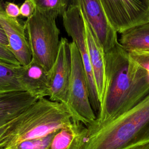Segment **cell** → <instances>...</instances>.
<instances>
[{"mask_svg":"<svg viewBox=\"0 0 149 149\" xmlns=\"http://www.w3.org/2000/svg\"><path fill=\"white\" fill-rule=\"evenodd\" d=\"M105 91L92 130L125 113L149 94V74L119 42L105 52Z\"/></svg>","mask_w":149,"mask_h":149,"instance_id":"obj_1","label":"cell"},{"mask_svg":"<svg viewBox=\"0 0 149 149\" xmlns=\"http://www.w3.org/2000/svg\"><path fill=\"white\" fill-rule=\"evenodd\" d=\"M149 142V94L108 123L88 130L81 149H127Z\"/></svg>","mask_w":149,"mask_h":149,"instance_id":"obj_2","label":"cell"},{"mask_svg":"<svg viewBox=\"0 0 149 149\" xmlns=\"http://www.w3.org/2000/svg\"><path fill=\"white\" fill-rule=\"evenodd\" d=\"M72 122L64 104L38 99L13 120L0 141V149H10L25 140L46 136Z\"/></svg>","mask_w":149,"mask_h":149,"instance_id":"obj_3","label":"cell"},{"mask_svg":"<svg viewBox=\"0 0 149 149\" xmlns=\"http://www.w3.org/2000/svg\"><path fill=\"white\" fill-rule=\"evenodd\" d=\"M55 19L35 9L33 15L24 22L31 59L48 71L56 59L60 43V30Z\"/></svg>","mask_w":149,"mask_h":149,"instance_id":"obj_4","label":"cell"},{"mask_svg":"<svg viewBox=\"0 0 149 149\" xmlns=\"http://www.w3.org/2000/svg\"><path fill=\"white\" fill-rule=\"evenodd\" d=\"M71 74L66 100L64 104L73 122L88 126L97 119L91 106L88 81L82 60L74 42H69Z\"/></svg>","mask_w":149,"mask_h":149,"instance_id":"obj_5","label":"cell"},{"mask_svg":"<svg viewBox=\"0 0 149 149\" xmlns=\"http://www.w3.org/2000/svg\"><path fill=\"white\" fill-rule=\"evenodd\" d=\"M62 20L65 31L72 38L80 55L88 81L91 106L94 112L97 109L99 111L100 106L86 44L84 21L79 6L70 4L62 15Z\"/></svg>","mask_w":149,"mask_h":149,"instance_id":"obj_6","label":"cell"},{"mask_svg":"<svg viewBox=\"0 0 149 149\" xmlns=\"http://www.w3.org/2000/svg\"><path fill=\"white\" fill-rule=\"evenodd\" d=\"M113 29L121 33L148 22L149 6L145 0H100Z\"/></svg>","mask_w":149,"mask_h":149,"instance_id":"obj_7","label":"cell"},{"mask_svg":"<svg viewBox=\"0 0 149 149\" xmlns=\"http://www.w3.org/2000/svg\"><path fill=\"white\" fill-rule=\"evenodd\" d=\"M70 4L79 6L104 52L118 42V33L109 23L100 0H70Z\"/></svg>","mask_w":149,"mask_h":149,"instance_id":"obj_8","label":"cell"},{"mask_svg":"<svg viewBox=\"0 0 149 149\" xmlns=\"http://www.w3.org/2000/svg\"><path fill=\"white\" fill-rule=\"evenodd\" d=\"M48 72L49 77L48 99L65 104L71 74L69 42L65 37H62L60 40L56 59Z\"/></svg>","mask_w":149,"mask_h":149,"instance_id":"obj_9","label":"cell"},{"mask_svg":"<svg viewBox=\"0 0 149 149\" xmlns=\"http://www.w3.org/2000/svg\"><path fill=\"white\" fill-rule=\"evenodd\" d=\"M5 2L0 0V24L6 36L8 48L21 66H25L31 60V54L26 34L24 22L18 18L7 16L4 10Z\"/></svg>","mask_w":149,"mask_h":149,"instance_id":"obj_10","label":"cell"},{"mask_svg":"<svg viewBox=\"0 0 149 149\" xmlns=\"http://www.w3.org/2000/svg\"><path fill=\"white\" fill-rule=\"evenodd\" d=\"M17 74L24 91L37 100L48 96L49 72L42 65L31 59L27 65L18 67Z\"/></svg>","mask_w":149,"mask_h":149,"instance_id":"obj_11","label":"cell"},{"mask_svg":"<svg viewBox=\"0 0 149 149\" xmlns=\"http://www.w3.org/2000/svg\"><path fill=\"white\" fill-rule=\"evenodd\" d=\"M82 17L84 21L86 40L89 55L90 62L100 106L102 102L105 85V52L95 34L88 24L83 15Z\"/></svg>","mask_w":149,"mask_h":149,"instance_id":"obj_12","label":"cell"},{"mask_svg":"<svg viewBox=\"0 0 149 149\" xmlns=\"http://www.w3.org/2000/svg\"><path fill=\"white\" fill-rule=\"evenodd\" d=\"M37 100L26 91L0 93V126L18 117Z\"/></svg>","mask_w":149,"mask_h":149,"instance_id":"obj_13","label":"cell"},{"mask_svg":"<svg viewBox=\"0 0 149 149\" xmlns=\"http://www.w3.org/2000/svg\"><path fill=\"white\" fill-rule=\"evenodd\" d=\"M87 131L85 125L72 121L55 132L47 149H81Z\"/></svg>","mask_w":149,"mask_h":149,"instance_id":"obj_14","label":"cell"},{"mask_svg":"<svg viewBox=\"0 0 149 149\" xmlns=\"http://www.w3.org/2000/svg\"><path fill=\"white\" fill-rule=\"evenodd\" d=\"M120 34L118 41L126 51L149 50V22L130 27Z\"/></svg>","mask_w":149,"mask_h":149,"instance_id":"obj_15","label":"cell"},{"mask_svg":"<svg viewBox=\"0 0 149 149\" xmlns=\"http://www.w3.org/2000/svg\"><path fill=\"white\" fill-rule=\"evenodd\" d=\"M19 66L0 61V93L24 91L18 79Z\"/></svg>","mask_w":149,"mask_h":149,"instance_id":"obj_16","label":"cell"},{"mask_svg":"<svg viewBox=\"0 0 149 149\" xmlns=\"http://www.w3.org/2000/svg\"><path fill=\"white\" fill-rule=\"evenodd\" d=\"M35 9L56 18L62 16L70 4V0H31Z\"/></svg>","mask_w":149,"mask_h":149,"instance_id":"obj_17","label":"cell"},{"mask_svg":"<svg viewBox=\"0 0 149 149\" xmlns=\"http://www.w3.org/2000/svg\"><path fill=\"white\" fill-rule=\"evenodd\" d=\"M55 133L42 137L25 140L10 149H47Z\"/></svg>","mask_w":149,"mask_h":149,"instance_id":"obj_18","label":"cell"},{"mask_svg":"<svg viewBox=\"0 0 149 149\" xmlns=\"http://www.w3.org/2000/svg\"><path fill=\"white\" fill-rule=\"evenodd\" d=\"M130 58L149 74V50L135 49L128 51Z\"/></svg>","mask_w":149,"mask_h":149,"instance_id":"obj_19","label":"cell"},{"mask_svg":"<svg viewBox=\"0 0 149 149\" xmlns=\"http://www.w3.org/2000/svg\"><path fill=\"white\" fill-rule=\"evenodd\" d=\"M0 61L12 64L15 66H20V63L12 53V52L6 47L0 44Z\"/></svg>","mask_w":149,"mask_h":149,"instance_id":"obj_20","label":"cell"},{"mask_svg":"<svg viewBox=\"0 0 149 149\" xmlns=\"http://www.w3.org/2000/svg\"><path fill=\"white\" fill-rule=\"evenodd\" d=\"M35 10V6L31 0H24L20 6V16L23 17H30Z\"/></svg>","mask_w":149,"mask_h":149,"instance_id":"obj_21","label":"cell"},{"mask_svg":"<svg viewBox=\"0 0 149 149\" xmlns=\"http://www.w3.org/2000/svg\"><path fill=\"white\" fill-rule=\"evenodd\" d=\"M4 10L6 15L9 17L13 18H18L20 16V6L15 2H5Z\"/></svg>","mask_w":149,"mask_h":149,"instance_id":"obj_22","label":"cell"},{"mask_svg":"<svg viewBox=\"0 0 149 149\" xmlns=\"http://www.w3.org/2000/svg\"><path fill=\"white\" fill-rule=\"evenodd\" d=\"M0 44L8 48V41L6 36L0 24Z\"/></svg>","mask_w":149,"mask_h":149,"instance_id":"obj_23","label":"cell"},{"mask_svg":"<svg viewBox=\"0 0 149 149\" xmlns=\"http://www.w3.org/2000/svg\"><path fill=\"white\" fill-rule=\"evenodd\" d=\"M14 120V119H13ZM13 121V120L12 121H10V122L2 126H0V141L1 140V139H2L3 136H4V134L5 133V132L7 131V130L8 129L10 123H12V122Z\"/></svg>","mask_w":149,"mask_h":149,"instance_id":"obj_24","label":"cell"},{"mask_svg":"<svg viewBox=\"0 0 149 149\" xmlns=\"http://www.w3.org/2000/svg\"><path fill=\"white\" fill-rule=\"evenodd\" d=\"M127 149H149V142L136 145Z\"/></svg>","mask_w":149,"mask_h":149,"instance_id":"obj_25","label":"cell"},{"mask_svg":"<svg viewBox=\"0 0 149 149\" xmlns=\"http://www.w3.org/2000/svg\"><path fill=\"white\" fill-rule=\"evenodd\" d=\"M145 1H146V3H147V5L149 6V0H145Z\"/></svg>","mask_w":149,"mask_h":149,"instance_id":"obj_26","label":"cell"},{"mask_svg":"<svg viewBox=\"0 0 149 149\" xmlns=\"http://www.w3.org/2000/svg\"><path fill=\"white\" fill-rule=\"evenodd\" d=\"M148 22H149V13H148Z\"/></svg>","mask_w":149,"mask_h":149,"instance_id":"obj_27","label":"cell"}]
</instances>
